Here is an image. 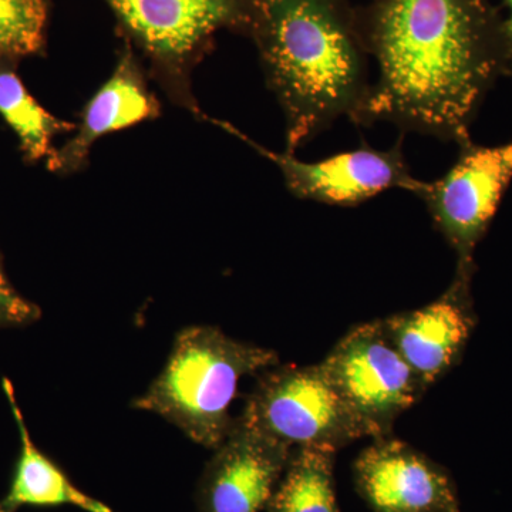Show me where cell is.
Returning a JSON list of instances; mask_svg holds the SVG:
<instances>
[{"label":"cell","instance_id":"ba28073f","mask_svg":"<svg viewBox=\"0 0 512 512\" xmlns=\"http://www.w3.org/2000/svg\"><path fill=\"white\" fill-rule=\"evenodd\" d=\"M512 180V143L460 147L456 163L416 197L426 205L434 228L456 252L457 266L474 268V251L493 221Z\"/></svg>","mask_w":512,"mask_h":512},{"label":"cell","instance_id":"3957f363","mask_svg":"<svg viewBox=\"0 0 512 512\" xmlns=\"http://www.w3.org/2000/svg\"><path fill=\"white\" fill-rule=\"evenodd\" d=\"M278 365L275 350L239 342L215 326H190L178 333L164 369L133 407L215 450L234 426L229 409L241 379Z\"/></svg>","mask_w":512,"mask_h":512},{"label":"cell","instance_id":"ac0fdd59","mask_svg":"<svg viewBox=\"0 0 512 512\" xmlns=\"http://www.w3.org/2000/svg\"><path fill=\"white\" fill-rule=\"evenodd\" d=\"M508 19L503 25L505 55H507V73L512 76V0H507Z\"/></svg>","mask_w":512,"mask_h":512},{"label":"cell","instance_id":"7c38bea8","mask_svg":"<svg viewBox=\"0 0 512 512\" xmlns=\"http://www.w3.org/2000/svg\"><path fill=\"white\" fill-rule=\"evenodd\" d=\"M161 104L148 89L146 72L130 46L124 47L107 82L80 111L73 134L49 160L55 173H80L89 164L92 148L100 138L116 131L156 120Z\"/></svg>","mask_w":512,"mask_h":512},{"label":"cell","instance_id":"e0dca14e","mask_svg":"<svg viewBox=\"0 0 512 512\" xmlns=\"http://www.w3.org/2000/svg\"><path fill=\"white\" fill-rule=\"evenodd\" d=\"M39 316V308L13 289L0 264V326L26 325Z\"/></svg>","mask_w":512,"mask_h":512},{"label":"cell","instance_id":"7a4b0ae2","mask_svg":"<svg viewBox=\"0 0 512 512\" xmlns=\"http://www.w3.org/2000/svg\"><path fill=\"white\" fill-rule=\"evenodd\" d=\"M269 89L285 119L286 153L355 121L372 82L359 43L332 0H252Z\"/></svg>","mask_w":512,"mask_h":512},{"label":"cell","instance_id":"30bf717a","mask_svg":"<svg viewBox=\"0 0 512 512\" xmlns=\"http://www.w3.org/2000/svg\"><path fill=\"white\" fill-rule=\"evenodd\" d=\"M292 451L237 417L202 471L195 494L198 512L266 510Z\"/></svg>","mask_w":512,"mask_h":512},{"label":"cell","instance_id":"9c48e42d","mask_svg":"<svg viewBox=\"0 0 512 512\" xmlns=\"http://www.w3.org/2000/svg\"><path fill=\"white\" fill-rule=\"evenodd\" d=\"M353 478L373 512H461L446 468L392 436L373 439L360 451Z\"/></svg>","mask_w":512,"mask_h":512},{"label":"cell","instance_id":"8fae6325","mask_svg":"<svg viewBox=\"0 0 512 512\" xmlns=\"http://www.w3.org/2000/svg\"><path fill=\"white\" fill-rule=\"evenodd\" d=\"M473 274L474 268L457 266L453 282L436 301L380 319L394 349L429 387L453 367L473 333Z\"/></svg>","mask_w":512,"mask_h":512},{"label":"cell","instance_id":"4fadbf2b","mask_svg":"<svg viewBox=\"0 0 512 512\" xmlns=\"http://www.w3.org/2000/svg\"><path fill=\"white\" fill-rule=\"evenodd\" d=\"M3 390L18 424L22 447L8 494L0 500V512H18L23 507L62 505H72L86 512H114L109 505L76 487L62 468L36 447L8 379H3Z\"/></svg>","mask_w":512,"mask_h":512},{"label":"cell","instance_id":"5bb4252c","mask_svg":"<svg viewBox=\"0 0 512 512\" xmlns=\"http://www.w3.org/2000/svg\"><path fill=\"white\" fill-rule=\"evenodd\" d=\"M336 451L296 448L276 485L268 512H342L336 498Z\"/></svg>","mask_w":512,"mask_h":512},{"label":"cell","instance_id":"9a60e30c","mask_svg":"<svg viewBox=\"0 0 512 512\" xmlns=\"http://www.w3.org/2000/svg\"><path fill=\"white\" fill-rule=\"evenodd\" d=\"M0 116L19 138L20 148L30 161H49L56 151L53 138L76 128V124L43 109L15 70L6 66H0Z\"/></svg>","mask_w":512,"mask_h":512},{"label":"cell","instance_id":"52a82bcc","mask_svg":"<svg viewBox=\"0 0 512 512\" xmlns=\"http://www.w3.org/2000/svg\"><path fill=\"white\" fill-rule=\"evenodd\" d=\"M204 121L244 141L259 156L281 171L293 197L319 202L330 207H357L389 190H404L416 195L423 181L414 177L402 143L379 150L363 143L355 150L343 151L316 161H303L291 153L268 150L227 121L205 114Z\"/></svg>","mask_w":512,"mask_h":512},{"label":"cell","instance_id":"277c9868","mask_svg":"<svg viewBox=\"0 0 512 512\" xmlns=\"http://www.w3.org/2000/svg\"><path fill=\"white\" fill-rule=\"evenodd\" d=\"M150 62L167 99L198 120L192 73L222 28H252V0H106Z\"/></svg>","mask_w":512,"mask_h":512},{"label":"cell","instance_id":"8992f818","mask_svg":"<svg viewBox=\"0 0 512 512\" xmlns=\"http://www.w3.org/2000/svg\"><path fill=\"white\" fill-rule=\"evenodd\" d=\"M320 366L372 439L392 436L396 420L429 389L394 349L380 319L346 333Z\"/></svg>","mask_w":512,"mask_h":512},{"label":"cell","instance_id":"6da1fadb","mask_svg":"<svg viewBox=\"0 0 512 512\" xmlns=\"http://www.w3.org/2000/svg\"><path fill=\"white\" fill-rule=\"evenodd\" d=\"M370 50L379 79L353 123L471 143L470 127L491 84L507 72L503 25L485 0H382Z\"/></svg>","mask_w":512,"mask_h":512},{"label":"cell","instance_id":"5b68a950","mask_svg":"<svg viewBox=\"0 0 512 512\" xmlns=\"http://www.w3.org/2000/svg\"><path fill=\"white\" fill-rule=\"evenodd\" d=\"M239 417L291 450L312 447L338 453L367 437L320 363L278 365L259 373Z\"/></svg>","mask_w":512,"mask_h":512},{"label":"cell","instance_id":"2e32d148","mask_svg":"<svg viewBox=\"0 0 512 512\" xmlns=\"http://www.w3.org/2000/svg\"><path fill=\"white\" fill-rule=\"evenodd\" d=\"M45 0H0V56L35 55L45 43Z\"/></svg>","mask_w":512,"mask_h":512}]
</instances>
